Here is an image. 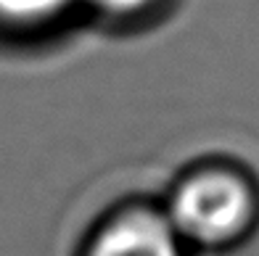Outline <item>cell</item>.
I'll use <instances>...</instances> for the list:
<instances>
[{
    "instance_id": "6da1fadb",
    "label": "cell",
    "mask_w": 259,
    "mask_h": 256,
    "mask_svg": "<svg viewBox=\"0 0 259 256\" xmlns=\"http://www.w3.org/2000/svg\"><path fill=\"white\" fill-rule=\"evenodd\" d=\"M164 214L196 256L228 253L259 232V174L230 156H204L172 174Z\"/></svg>"
},
{
    "instance_id": "3957f363",
    "label": "cell",
    "mask_w": 259,
    "mask_h": 256,
    "mask_svg": "<svg viewBox=\"0 0 259 256\" xmlns=\"http://www.w3.org/2000/svg\"><path fill=\"white\" fill-rule=\"evenodd\" d=\"M82 21V0H0V45L37 48Z\"/></svg>"
},
{
    "instance_id": "7a4b0ae2",
    "label": "cell",
    "mask_w": 259,
    "mask_h": 256,
    "mask_svg": "<svg viewBox=\"0 0 259 256\" xmlns=\"http://www.w3.org/2000/svg\"><path fill=\"white\" fill-rule=\"evenodd\" d=\"M72 256H196L164 214L159 198L124 195L82 230Z\"/></svg>"
},
{
    "instance_id": "277c9868",
    "label": "cell",
    "mask_w": 259,
    "mask_h": 256,
    "mask_svg": "<svg viewBox=\"0 0 259 256\" xmlns=\"http://www.w3.org/2000/svg\"><path fill=\"white\" fill-rule=\"evenodd\" d=\"M175 8L178 0H82V21L124 37L159 27Z\"/></svg>"
}]
</instances>
